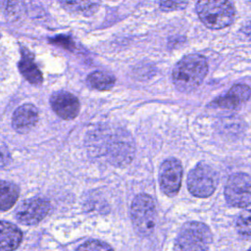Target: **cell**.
Masks as SVG:
<instances>
[{
    "instance_id": "6",
    "label": "cell",
    "mask_w": 251,
    "mask_h": 251,
    "mask_svg": "<svg viewBox=\"0 0 251 251\" xmlns=\"http://www.w3.org/2000/svg\"><path fill=\"white\" fill-rule=\"evenodd\" d=\"M226 202L237 208H244L251 204V176L237 173L230 176L225 186Z\"/></svg>"
},
{
    "instance_id": "1",
    "label": "cell",
    "mask_w": 251,
    "mask_h": 251,
    "mask_svg": "<svg viewBox=\"0 0 251 251\" xmlns=\"http://www.w3.org/2000/svg\"><path fill=\"white\" fill-rule=\"evenodd\" d=\"M208 73V63L205 57L199 54H189L180 59L172 72L176 87L188 92L199 86Z\"/></svg>"
},
{
    "instance_id": "3",
    "label": "cell",
    "mask_w": 251,
    "mask_h": 251,
    "mask_svg": "<svg viewBox=\"0 0 251 251\" xmlns=\"http://www.w3.org/2000/svg\"><path fill=\"white\" fill-rule=\"evenodd\" d=\"M131 221L135 230L142 236H149L153 233L157 210L153 198L146 194L140 193L134 197L130 207Z\"/></svg>"
},
{
    "instance_id": "22",
    "label": "cell",
    "mask_w": 251,
    "mask_h": 251,
    "mask_svg": "<svg viewBox=\"0 0 251 251\" xmlns=\"http://www.w3.org/2000/svg\"><path fill=\"white\" fill-rule=\"evenodd\" d=\"M241 31L245 36L251 39V19L243 24V25L241 26Z\"/></svg>"
},
{
    "instance_id": "9",
    "label": "cell",
    "mask_w": 251,
    "mask_h": 251,
    "mask_svg": "<svg viewBox=\"0 0 251 251\" xmlns=\"http://www.w3.org/2000/svg\"><path fill=\"white\" fill-rule=\"evenodd\" d=\"M53 111L64 120H73L79 113V101L75 95L68 91L54 92L50 97Z\"/></svg>"
},
{
    "instance_id": "5",
    "label": "cell",
    "mask_w": 251,
    "mask_h": 251,
    "mask_svg": "<svg viewBox=\"0 0 251 251\" xmlns=\"http://www.w3.org/2000/svg\"><path fill=\"white\" fill-rule=\"evenodd\" d=\"M218 180L216 171L209 165L200 163L190 171L187 187L189 192L196 197H208L216 190Z\"/></svg>"
},
{
    "instance_id": "19",
    "label": "cell",
    "mask_w": 251,
    "mask_h": 251,
    "mask_svg": "<svg viewBox=\"0 0 251 251\" xmlns=\"http://www.w3.org/2000/svg\"><path fill=\"white\" fill-rule=\"evenodd\" d=\"M189 0H160V9L164 12L182 10L186 7Z\"/></svg>"
},
{
    "instance_id": "13",
    "label": "cell",
    "mask_w": 251,
    "mask_h": 251,
    "mask_svg": "<svg viewBox=\"0 0 251 251\" xmlns=\"http://www.w3.org/2000/svg\"><path fill=\"white\" fill-rule=\"evenodd\" d=\"M23 233L15 225L2 221L0 225V250L11 251L20 245Z\"/></svg>"
},
{
    "instance_id": "11",
    "label": "cell",
    "mask_w": 251,
    "mask_h": 251,
    "mask_svg": "<svg viewBox=\"0 0 251 251\" xmlns=\"http://www.w3.org/2000/svg\"><path fill=\"white\" fill-rule=\"evenodd\" d=\"M38 121V110L32 104H24L18 107L12 116L13 128L20 132L25 133L30 130Z\"/></svg>"
},
{
    "instance_id": "4",
    "label": "cell",
    "mask_w": 251,
    "mask_h": 251,
    "mask_svg": "<svg viewBox=\"0 0 251 251\" xmlns=\"http://www.w3.org/2000/svg\"><path fill=\"white\" fill-rule=\"evenodd\" d=\"M212 243L210 228L200 222H187L179 229L175 250H207Z\"/></svg>"
},
{
    "instance_id": "21",
    "label": "cell",
    "mask_w": 251,
    "mask_h": 251,
    "mask_svg": "<svg viewBox=\"0 0 251 251\" xmlns=\"http://www.w3.org/2000/svg\"><path fill=\"white\" fill-rule=\"evenodd\" d=\"M50 41L54 44H58V45H61L65 48H72L74 45H73V41H72V38L69 37V36H66V35H59V36H56L52 39H50Z\"/></svg>"
},
{
    "instance_id": "12",
    "label": "cell",
    "mask_w": 251,
    "mask_h": 251,
    "mask_svg": "<svg viewBox=\"0 0 251 251\" xmlns=\"http://www.w3.org/2000/svg\"><path fill=\"white\" fill-rule=\"evenodd\" d=\"M22 57L19 62V70L23 76L32 84H40L42 82V75L34 62L33 55L25 48L21 50Z\"/></svg>"
},
{
    "instance_id": "14",
    "label": "cell",
    "mask_w": 251,
    "mask_h": 251,
    "mask_svg": "<svg viewBox=\"0 0 251 251\" xmlns=\"http://www.w3.org/2000/svg\"><path fill=\"white\" fill-rule=\"evenodd\" d=\"M61 6L69 13L84 17L94 15L101 4V0H59Z\"/></svg>"
},
{
    "instance_id": "18",
    "label": "cell",
    "mask_w": 251,
    "mask_h": 251,
    "mask_svg": "<svg viewBox=\"0 0 251 251\" xmlns=\"http://www.w3.org/2000/svg\"><path fill=\"white\" fill-rule=\"evenodd\" d=\"M235 226L237 232L241 236L251 238V211H244L241 213L236 220Z\"/></svg>"
},
{
    "instance_id": "2",
    "label": "cell",
    "mask_w": 251,
    "mask_h": 251,
    "mask_svg": "<svg viewBox=\"0 0 251 251\" xmlns=\"http://www.w3.org/2000/svg\"><path fill=\"white\" fill-rule=\"evenodd\" d=\"M196 12L200 21L212 29L230 25L235 16L234 7L229 0H198Z\"/></svg>"
},
{
    "instance_id": "17",
    "label": "cell",
    "mask_w": 251,
    "mask_h": 251,
    "mask_svg": "<svg viewBox=\"0 0 251 251\" xmlns=\"http://www.w3.org/2000/svg\"><path fill=\"white\" fill-rule=\"evenodd\" d=\"M23 0H1V10L7 18H18L24 12Z\"/></svg>"
},
{
    "instance_id": "16",
    "label": "cell",
    "mask_w": 251,
    "mask_h": 251,
    "mask_svg": "<svg viewBox=\"0 0 251 251\" xmlns=\"http://www.w3.org/2000/svg\"><path fill=\"white\" fill-rule=\"evenodd\" d=\"M86 80H87V83L92 88L100 90V91L110 90L116 82L115 76H113L112 75H110L106 72H102V71H97V72L91 73L87 76Z\"/></svg>"
},
{
    "instance_id": "8",
    "label": "cell",
    "mask_w": 251,
    "mask_h": 251,
    "mask_svg": "<svg viewBox=\"0 0 251 251\" xmlns=\"http://www.w3.org/2000/svg\"><path fill=\"white\" fill-rule=\"evenodd\" d=\"M182 166L176 158H169L165 160L159 172L160 187L168 196H176L180 188L182 179Z\"/></svg>"
},
{
    "instance_id": "10",
    "label": "cell",
    "mask_w": 251,
    "mask_h": 251,
    "mask_svg": "<svg viewBox=\"0 0 251 251\" xmlns=\"http://www.w3.org/2000/svg\"><path fill=\"white\" fill-rule=\"evenodd\" d=\"M251 96V89L246 84L233 85L225 95L216 98L211 106L222 109H236L247 102Z\"/></svg>"
},
{
    "instance_id": "7",
    "label": "cell",
    "mask_w": 251,
    "mask_h": 251,
    "mask_svg": "<svg viewBox=\"0 0 251 251\" xmlns=\"http://www.w3.org/2000/svg\"><path fill=\"white\" fill-rule=\"evenodd\" d=\"M50 202L43 198H28L23 201L16 210V218L25 226L39 224L50 212Z\"/></svg>"
},
{
    "instance_id": "23",
    "label": "cell",
    "mask_w": 251,
    "mask_h": 251,
    "mask_svg": "<svg viewBox=\"0 0 251 251\" xmlns=\"http://www.w3.org/2000/svg\"><path fill=\"white\" fill-rule=\"evenodd\" d=\"M250 249H251V247H250Z\"/></svg>"
},
{
    "instance_id": "20",
    "label": "cell",
    "mask_w": 251,
    "mask_h": 251,
    "mask_svg": "<svg viewBox=\"0 0 251 251\" xmlns=\"http://www.w3.org/2000/svg\"><path fill=\"white\" fill-rule=\"evenodd\" d=\"M112 249V247L102 241L99 240H88L84 242L82 245L77 247V250H108Z\"/></svg>"
},
{
    "instance_id": "15",
    "label": "cell",
    "mask_w": 251,
    "mask_h": 251,
    "mask_svg": "<svg viewBox=\"0 0 251 251\" xmlns=\"http://www.w3.org/2000/svg\"><path fill=\"white\" fill-rule=\"evenodd\" d=\"M19 197V187L10 181L1 180V199L0 206L1 211H7L11 209L17 202Z\"/></svg>"
}]
</instances>
